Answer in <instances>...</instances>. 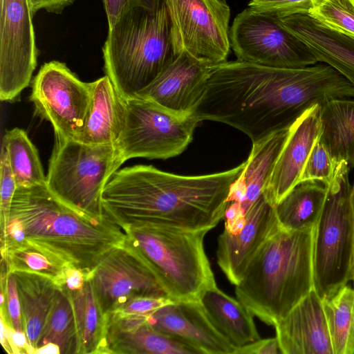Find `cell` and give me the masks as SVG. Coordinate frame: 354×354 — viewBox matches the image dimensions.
Returning <instances> with one entry per match:
<instances>
[{"mask_svg":"<svg viewBox=\"0 0 354 354\" xmlns=\"http://www.w3.org/2000/svg\"><path fill=\"white\" fill-rule=\"evenodd\" d=\"M337 97L354 98V86L325 63L281 68L236 60L211 66L192 115L230 125L256 143L291 127L311 106Z\"/></svg>","mask_w":354,"mask_h":354,"instance_id":"obj_1","label":"cell"},{"mask_svg":"<svg viewBox=\"0 0 354 354\" xmlns=\"http://www.w3.org/2000/svg\"><path fill=\"white\" fill-rule=\"evenodd\" d=\"M245 164L199 176H181L143 165L117 170L102 193L104 214L121 228L153 224L210 230L224 218L230 189Z\"/></svg>","mask_w":354,"mask_h":354,"instance_id":"obj_2","label":"cell"},{"mask_svg":"<svg viewBox=\"0 0 354 354\" xmlns=\"http://www.w3.org/2000/svg\"><path fill=\"white\" fill-rule=\"evenodd\" d=\"M6 227L18 232L16 245L26 241L39 246L88 277L101 259L127 238L115 223L78 212L46 185L17 187Z\"/></svg>","mask_w":354,"mask_h":354,"instance_id":"obj_3","label":"cell"},{"mask_svg":"<svg viewBox=\"0 0 354 354\" xmlns=\"http://www.w3.org/2000/svg\"><path fill=\"white\" fill-rule=\"evenodd\" d=\"M314 228L280 227L235 286L236 298L268 325L274 326L314 289Z\"/></svg>","mask_w":354,"mask_h":354,"instance_id":"obj_4","label":"cell"},{"mask_svg":"<svg viewBox=\"0 0 354 354\" xmlns=\"http://www.w3.org/2000/svg\"><path fill=\"white\" fill-rule=\"evenodd\" d=\"M106 75L124 99L138 96L177 57L165 0H132L109 28Z\"/></svg>","mask_w":354,"mask_h":354,"instance_id":"obj_5","label":"cell"},{"mask_svg":"<svg viewBox=\"0 0 354 354\" xmlns=\"http://www.w3.org/2000/svg\"><path fill=\"white\" fill-rule=\"evenodd\" d=\"M174 301L198 299L216 286L204 248L209 230H192L153 224L122 227Z\"/></svg>","mask_w":354,"mask_h":354,"instance_id":"obj_6","label":"cell"},{"mask_svg":"<svg viewBox=\"0 0 354 354\" xmlns=\"http://www.w3.org/2000/svg\"><path fill=\"white\" fill-rule=\"evenodd\" d=\"M46 185L64 203L94 218L104 219L101 196L124 162L116 145H88L55 136Z\"/></svg>","mask_w":354,"mask_h":354,"instance_id":"obj_7","label":"cell"},{"mask_svg":"<svg viewBox=\"0 0 354 354\" xmlns=\"http://www.w3.org/2000/svg\"><path fill=\"white\" fill-rule=\"evenodd\" d=\"M349 170L346 161L337 164L314 228V289L322 299L331 297L351 281L353 215Z\"/></svg>","mask_w":354,"mask_h":354,"instance_id":"obj_8","label":"cell"},{"mask_svg":"<svg viewBox=\"0 0 354 354\" xmlns=\"http://www.w3.org/2000/svg\"><path fill=\"white\" fill-rule=\"evenodd\" d=\"M124 103L122 129L115 144L124 162L133 158L167 159L180 154L200 122L192 114L174 113L145 98L124 99Z\"/></svg>","mask_w":354,"mask_h":354,"instance_id":"obj_9","label":"cell"},{"mask_svg":"<svg viewBox=\"0 0 354 354\" xmlns=\"http://www.w3.org/2000/svg\"><path fill=\"white\" fill-rule=\"evenodd\" d=\"M236 60L281 68H302L318 61L310 48L287 29L277 16L248 7L230 29Z\"/></svg>","mask_w":354,"mask_h":354,"instance_id":"obj_10","label":"cell"},{"mask_svg":"<svg viewBox=\"0 0 354 354\" xmlns=\"http://www.w3.org/2000/svg\"><path fill=\"white\" fill-rule=\"evenodd\" d=\"M176 56L185 52L213 66L230 53V8L225 0H165Z\"/></svg>","mask_w":354,"mask_h":354,"instance_id":"obj_11","label":"cell"},{"mask_svg":"<svg viewBox=\"0 0 354 354\" xmlns=\"http://www.w3.org/2000/svg\"><path fill=\"white\" fill-rule=\"evenodd\" d=\"M91 82H84L66 64H44L34 77L30 100L35 113L48 121L55 136L77 140L84 128L91 100Z\"/></svg>","mask_w":354,"mask_h":354,"instance_id":"obj_12","label":"cell"},{"mask_svg":"<svg viewBox=\"0 0 354 354\" xmlns=\"http://www.w3.org/2000/svg\"><path fill=\"white\" fill-rule=\"evenodd\" d=\"M0 99L10 101L26 88L38 51L28 0H0Z\"/></svg>","mask_w":354,"mask_h":354,"instance_id":"obj_13","label":"cell"},{"mask_svg":"<svg viewBox=\"0 0 354 354\" xmlns=\"http://www.w3.org/2000/svg\"><path fill=\"white\" fill-rule=\"evenodd\" d=\"M88 278L106 314L134 297L167 296L127 236L101 259Z\"/></svg>","mask_w":354,"mask_h":354,"instance_id":"obj_14","label":"cell"},{"mask_svg":"<svg viewBox=\"0 0 354 354\" xmlns=\"http://www.w3.org/2000/svg\"><path fill=\"white\" fill-rule=\"evenodd\" d=\"M275 205L263 192L245 213V224L236 234L226 231L219 235L217 263L235 286L266 241L279 229Z\"/></svg>","mask_w":354,"mask_h":354,"instance_id":"obj_15","label":"cell"},{"mask_svg":"<svg viewBox=\"0 0 354 354\" xmlns=\"http://www.w3.org/2000/svg\"><path fill=\"white\" fill-rule=\"evenodd\" d=\"M156 330L177 339L197 354H234V347L214 326L198 301H174L147 316Z\"/></svg>","mask_w":354,"mask_h":354,"instance_id":"obj_16","label":"cell"},{"mask_svg":"<svg viewBox=\"0 0 354 354\" xmlns=\"http://www.w3.org/2000/svg\"><path fill=\"white\" fill-rule=\"evenodd\" d=\"M211 66L181 52L136 97L151 100L178 114L191 115L205 93Z\"/></svg>","mask_w":354,"mask_h":354,"instance_id":"obj_17","label":"cell"},{"mask_svg":"<svg viewBox=\"0 0 354 354\" xmlns=\"http://www.w3.org/2000/svg\"><path fill=\"white\" fill-rule=\"evenodd\" d=\"M274 326L283 354H333L323 299L315 289Z\"/></svg>","mask_w":354,"mask_h":354,"instance_id":"obj_18","label":"cell"},{"mask_svg":"<svg viewBox=\"0 0 354 354\" xmlns=\"http://www.w3.org/2000/svg\"><path fill=\"white\" fill-rule=\"evenodd\" d=\"M322 131L320 104L306 109L294 122L287 141L264 191L274 205L295 186Z\"/></svg>","mask_w":354,"mask_h":354,"instance_id":"obj_19","label":"cell"},{"mask_svg":"<svg viewBox=\"0 0 354 354\" xmlns=\"http://www.w3.org/2000/svg\"><path fill=\"white\" fill-rule=\"evenodd\" d=\"M147 316L107 314L106 353L197 354L189 345L154 329Z\"/></svg>","mask_w":354,"mask_h":354,"instance_id":"obj_20","label":"cell"},{"mask_svg":"<svg viewBox=\"0 0 354 354\" xmlns=\"http://www.w3.org/2000/svg\"><path fill=\"white\" fill-rule=\"evenodd\" d=\"M280 20L310 48L318 62L330 66L354 86V38L327 28L308 15Z\"/></svg>","mask_w":354,"mask_h":354,"instance_id":"obj_21","label":"cell"},{"mask_svg":"<svg viewBox=\"0 0 354 354\" xmlns=\"http://www.w3.org/2000/svg\"><path fill=\"white\" fill-rule=\"evenodd\" d=\"M91 100L84 128L76 140L115 145L122 131L124 103L108 75L91 82Z\"/></svg>","mask_w":354,"mask_h":354,"instance_id":"obj_22","label":"cell"},{"mask_svg":"<svg viewBox=\"0 0 354 354\" xmlns=\"http://www.w3.org/2000/svg\"><path fill=\"white\" fill-rule=\"evenodd\" d=\"M198 301L214 326L236 349L260 339L252 314L216 285L201 292Z\"/></svg>","mask_w":354,"mask_h":354,"instance_id":"obj_23","label":"cell"},{"mask_svg":"<svg viewBox=\"0 0 354 354\" xmlns=\"http://www.w3.org/2000/svg\"><path fill=\"white\" fill-rule=\"evenodd\" d=\"M24 332L34 354L42 330L60 288L43 275L14 272Z\"/></svg>","mask_w":354,"mask_h":354,"instance_id":"obj_24","label":"cell"},{"mask_svg":"<svg viewBox=\"0 0 354 354\" xmlns=\"http://www.w3.org/2000/svg\"><path fill=\"white\" fill-rule=\"evenodd\" d=\"M320 140L335 162L354 167V99L337 97L320 104Z\"/></svg>","mask_w":354,"mask_h":354,"instance_id":"obj_25","label":"cell"},{"mask_svg":"<svg viewBox=\"0 0 354 354\" xmlns=\"http://www.w3.org/2000/svg\"><path fill=\"white\" fill-rule=\"evenodd\" d=\"M66 290L74 313L78 354L106 353L107 314L100 305L91 279L87 278L80 289Z\"/></svg>","mask_w":354,"mask_h":354,"instance_id":"obj_26","label":"cell"},{"mask_svg":"<svg viewBox=\"0 0 354 354\" xmlns=\"http://www.w3.org/2000/svg\"><path fill=\"white\" fill-rule=\"evenodd\" d=\"M292 126L252 143L245 169L239 178L245 189V198L241 205L245 213L266 190Z\"/></svg>","mask_w":354,"mask_h":354,"instance_id":"obj_27","label":"cell"},{"mask_svg":"<svg viewBox=\"0 0 354 354\" xmlns=\"http://www.w3.org/2000/svg\"><path fill=\"white\" fill-rule=\"evenodd\" d=\"M327 187L318 181L300 182L275 205L279 226L286 230L313 229L318 222Z\"/></svg>","mask_w":354,"mask_h":354,"instance_id":"obj_28","label":"cell"},{"mask_svg":"<svg viewBox=\"0 0 354 354\" xmlns=\"http://www.w3.org/2000/svg\"><path fill=\"white\" fill-rule=\"evenodd\" d=\"M8 272L36 273L53 280L59 288L65 283L69 265L54 254L28 242L1 250Z\"/></svg>","mask_w":354,"mask_h":354,"instance_id":"obj_29","label":"cell"},{"mask_svg":"<svg viewBox=\"0 0 354 354\" xmlns=\"http://www.w3.org/2000/svg\"><path fill=\"white\" fill-rule=\"evenodd\" d=\"M1 145L8 151L17 187L46 185L38 151L24 130L16 127L6 131Z\"/></svg>","mask_w":354,"mask_h":354,"instance_id":"obj_30","label":"cell"},{"mask_svg":"<svg viewBox=\"0 0 354 354\" xmlns=\"http://www.w3.org/2000/svg\"><path fill=\"white\" fill-rule=\"evenodd\" d=\"M323 302L333 354H354V288L347 284Z\"/></svg>","mask_w":354,"mask_h":354,"instance_id":"obj_31","label":"cell"},{"mask_svg":"<svg viewBox=\"0 0 354 354\" xmlns=\"http://www.w3.org/2000/svg\"><path fill=\"white\" fill-rule=\"evenodd\" d=\"M49 343L57 345L61 354H78L79 344L73 306L68 292L64 286L59 289L36 349Z\"/></svg>","mask_w":354,"mask_h":354,"instance_id":"obj_32","label":"cell"},{"mask_svg":"<svg viewBox=\"0 0 354 354\" xmlns=\"http://www.w3.org/2000/svg\"><path fill=\"white\" fill-rule=\"evenodd\" d=\"M308 15L327 28L354 38V0H322Z\"/></svg>","mask_w":354,"mask_h":354,"instance_id":"obj_33","label":"cell"},{"mask_svg":"<svg viewBox=\"0 0 354 354\" xmlns=\"http://www.w3.org/2000/svg\"><path fill=\"white\" fill-rule=\"evenodd\" d=\"M336 165L330 152L319 138L307 160L300 182L318 181L327 186L333 178Z\"/></svg>","mask_w":354,"mask_h":354,"instance_id":"obj_34","label":"cell"},{"mask_svg":"<svg viewBox=\"0 0 354 354\" xmlns=\"http://www.w3.org/2000/svg\"><path fill=\"white\" fill-rule=\"evenodd\" d=\"M17 189L6 148L1 145L0 156V217L1 234L6 230L10 212L12 201Z\"/></svg>","mask_w":354,"mask_h":354,"instance_id":"obj_35","label":"cell"},{"mask_svg":"<svg viewBox=\"0 0 354 354\" xmlns=\"http://www.w3.org/2000/svg\"><path fill=\"white\" fill-rule=\"evenodd\" d=\"M322 0H250L248 6L272 13L279 18L294 15H309Z\"/></svg>","mask_w":354,"mask_h":354,"instance_id":"obj_36","label":"cell"},{"mask_svg":"<svg viewBox=\"0 0 354 354\" xmlns=\"http://www.w3.org/2000/svg\"><path fill=\"white\" fill-rule=\"evenodd\" d=\"M173 301L174 300L167 296H137L122 303L112 312H117L129 315L147 317L160 308Z\"/></svg>","mask_w":354,"mask_h":354,"instance_id":"obj_37","label":"cell"},{"mask_svg":"<svg viewBox=\"0 0 354 354\" xmlns=\"http://www.w3.org/2000/svg\"><path fill=\"white\" fill-rule=\"evenodd\" d=\"M1 321V343L9 353H32L24 332L15 331L3 320Z\"/></svg>","mask_w":354,"mask_h":354,"instance_id":"obj_38","label":"cell"},{"mask_svg":"<svg viewBox=\"0 0 354 354\" xmlns=\"http://www.w3.org/2000/svg\"><path fill=\"white\" fill-rule=\"evenodd\" d=\"M224 230L232 234L241 232L245 224V213L241 204L237 202L229 203L224 216Z\"/></svg>","mask_w":354,"mask_h":354,"instance_id":"obj_39","label":"cell"},{"mask_svg":"<svg viewBox=\"0 0 354 354\" xmlns=\"http://www.w3.org/2000/svg\"><path fill=\"white\" fill-rule=\"evenodd\" d=\"M281 353L277 338L259 339L238 348L234 354H278Z\"/></svg>","mask_w":354,"mask_h":354,"instance_id":"obj_40","label":"cell"},{"mask_svg":"<svg viewBox=\"0 0 354 354\" xmlns=\"http://www.w3.org/2000/svg\"><path fill=\"white\" fill-rule=\"evenodd\" d=\"M31 12L34 15L41 9L48 12L61 14L68 6L76 0H28Z\"/></svg>","mask_w":354,"mask_h":354,"instance_id":"obj_41","label":"cell"},{"mask_svg":"<svg viewBox=\"0 0 354 354\" xmlns=\"http://www.w3.org/2000/svg\"><path fill=\"white\" fill-rule=\"evenodd\" d=\"M132 0H103L107 16L109 28L112 27L126 6Z\"/></svg>","mask_w":354,"mask_h":354,"instance_id":"obj_42","label":"cell"},{"mask_svg":"<svg viewBox=\"0 0 354 354\" xmlns=\"http://www.w3.org/2000/svg\"><path fill=\"white\" fill-rule=\"evenodd\" d=\"M87 278L88 276L83 271L70 266L66 270L65 283L63 286L69 290L80 289Z\"/></svg>","mask_w":354,"mask_h":354,"instance_id":"obj_43","label":"cell"},{"mask_svg":"<svg viewBox=\"0 0 354 354\" xmlns=\"http://www.w3.org/2000/svg\"><path fill=\"white\" fill-rule=\"evenodd\" d=\"M351 205L353 215V251L351 259V281L353 282L354 288V184L351 188Z\"/></svg>","mask_w":354,"mask_h":354,"instance_id":"obj_44","label":"cell"},{"mask_svg":"<svg viewBox=\"0 0 354 354\" xmlns=\"http://www.w3.org/2000/svg\"><path fill=\"white\" fill-rule=\"evenodd\" d=\"M54 353L60 354L59 348L53 344L49 343L35 351L34 354Z\"/></svg>","mask_w":354,"mask_h":354,"instance_id":"obj_45","label":"cell"}]
</instances>
